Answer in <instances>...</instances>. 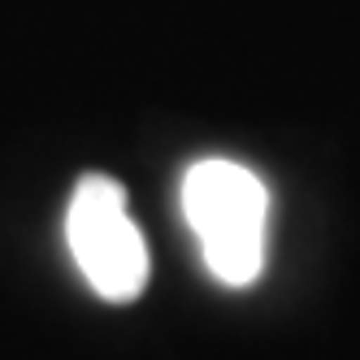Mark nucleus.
I'll return each instance as SVG.
<instances>
[{"label":"nucleus","instance_id":"obj_1","mask_svg":"<svg viewBox=\"0 0 360 360\" xmlns=\"http://www.w3.org/2000/svg\"><path fill=\"white\" fill-rule=\"evenodd\" d=\"M183 217L195 230L204 265L226 287H248L265 265L269 191L248 165L209 157L183 178Z\"/></svg>","mask_w":360,"mask_h":360},{"label":"nucleus","instance_id":"obj_2","mask_svg":"<svg viewBox=\"0 0 360 360\" xmlns=\"http://www.w3.org/2000/svg\"><path fill=\"white\" fill-rule=\"evenodd\" d=\"M65 239L74 265L83 269L87 287L109 304H131L148 287V243L131 221L122 183L105 174H87L70 195Z\"/></svg>","mask_w":360,"mask_h":360}]
</instances>
